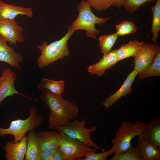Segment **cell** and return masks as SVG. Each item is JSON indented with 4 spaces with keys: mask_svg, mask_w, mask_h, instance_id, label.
Listing matches in <instances>:
<instances>
[{
    "mask_svg": "<svg viewBox=\"0 0 160 160\" xmlns=\"http://www.w3.org/2000/svg\"><path fill=\"white\" fill-rule=\"evenodd\" d=\"M40 90V98L50 111L48 121L50 129L56 130L58 127L67 125L70 120L76 119L79 109L76 104L46 89Z\"/></svg>",
    "mask_w": 160,
    "mask_h": 160,
    "instance_id": "1",
    "label": "cell"
},
{
    "mask_svg": "<svg viewBox=\"0 0 160 160\" xmlns=\"http://www.w3.org/2000/svg\"><path fill=\"white\" fill-rule=\"evenodd\" d=\"M75 31L69 26L67 33L60 40L49 44L45 41L38 45L37 48L41 52L36 60V64L39 68L43 69L59 60L69 56L68 41Z\"/></svg>",
    "mask_w": 160,
    "mask_h": 160,
    "instance_id": "2",
    "label": "cell"
},
{
    "mask_svg": "<svg viewBox=\"0 0 160 160\" xmlns=\"http://www.w3.org/2000/svg\"><path fill=\"white\" fill-rule=\"evenodd\" d=\"M77 7L78 16L72 23L70 28L75 31L81 29L85 30L87 37L95 39L100 31L99 29H96L95 24L100 25L105 24L110 17L103 18L96 16L92 11L89 3L85 0H81Z\"/></svg>",
    "mask_w": 160,
    "mask_h": 160,
    "instance_id": "3",
    "label": "cell"
},
{
    "mask_svg": "<svg viewBox=\"0 0 160 160\" xmlns=\"http://www.w3.org/2000/svg\"><path fill=\"white\" fill-rule=\"evenodd\" d=\"M29 110L30 114L26 119L12 120L8 128H0V136L12 135L14 137L13 142H16L20 141L28 132L38 128L43 121V116L38 113V109L35 106H31Z\"/></svg>",
    "mask_w": 160,
    "mask_h": 160,
    "instance_id": "4",
    "label": "cell"
},
{
    "mask_svg": "<svg viewBox=\"0 0 160 160\" xmlns=\"http://www.w3.org/2000/svg\"><path fill=\"white\" fill-rule=\"evenodd\" d=\"M146 123L137 121L123 122L118 129L112 140V147L115 148L114 154L124 152L133 147L132 139L136 136L142 137L143 129Z\"/></svg>",
    "mask_w": 160,
    "mask_h": 160,
    "instance_id": "5",
    "label": "cell"
},
{
    "mask_svg": "<svg viewBox=\"0 0 160 160\" xmlns=\"http://www.w3.org/2000/svg\"><path fill=\"white\" fill-rule=\"evenodd\" d=\"M86 125L85 119L81 121L76 119L65 126L58 127L56 130L59 132L64 133L71 137L79 140L89 147H93L97 149L105 151L98 146L91 137V133L96 130L97 126H92L89 128Z\"/></svg>",
    "mask_w": 160,
    "mask_h": 160,
    "instance_id": "6",
    "label": "cell"
},
{
    "mask_svg": "<svg viewBox=\"0 0 160 160\" xmlns=\"http://www.w3.org/2000/svg\"><path fill=\"white\" fill-rule=\"evenodd\" d=\"M59 132L61 135V139L59 148L63 153L64 160L78 159L85 156L89 151H97L96 148H91L64 133Z\"/></svg>",
    "mask_w": 160,
    "mask_h": 160,
    "instance_id": "7",
    "label": "cell"
},
{
    "mask_svg": "<svg viewBox=\"0 0 160 160\" xmlns=\"http://www.w3.org/2000/svg\"><path fill=\"white\" fill-rule=\"evenodd\" d=\"M160 50L158 44L141 42L140 47L134 57V70L140 73L145 70L152 63L157 53Z\"/></svg>",
    "mask_w": 160,
    "mask_h": 160,
    "instance_id": "8",
    "label": "cell"
},
{
    "mask_svg": "<svg viewBox=\"0 0 160 160\" xmlns=\"http://www.w3.org/2000/svg\"><path fill=\"white\" fill-rule=\"evenodd\" d=\"M23 29L15 19L0 20V36L6 41L17 47V42H23Z\"/></svg>",
    "mask_w": 160,
    "mask_h": 160,
    "instance_id": "9",
    "label": "cell"
},
{
    "mask_svg": "<svg viewBox=\"0 0 160 160\" xmlns=\"http://www.w3.org/2000/svg\"><path fill=\"white\" fill-rule=\"evenodd\" d=\"M17 78V75L10 68H5L3 71L1 76L0 77V105L2 101L6 97L13 96L15 94L37 100L23 95L17 90L14 85Z\"/></svg>",
    "mask_w": 160,
    "mask_h": 160,
    "instance_id": "10",
    "label": "cell"
},
{
    "mask_svg": "<svg viewBox=\"0 0 160 160\" xmlns=\"http://www.w3.org/2000/svg\"><path fill=\"white\" fill-rule=\"evenodd\" d=\"M117 52V49H115L103 55L97 63L88 67V72L92 75L96 74L100 76L103 75L107 70L114 66L118 62Z\"/></svg>",
    "mask_w": 160,
    "mask_h": 160,
    "instance_id": "11",
    "label": "cell"
},
{
    "mask_svg": "<svg viewBox=\"0 0 160 160\" xmlns=\"http://www.w3.org/2000/svg\"><path fill=\"white\" fill-rule=\"evenodd\" d=\"M0 36V61L6 62L17 69H21L20 63L23 61L24 56L15 51Z\"/></svg>",
    "mask_w": 160,
    "mask_h": 160,
    "instance_id": "12",
    "label": "cell"
},
{
    "mask_svg": "<svg viewBox=\"0 0 160 160\" xmlns=\"http://www.w3.org/2000/svg\"><path fill=\"white\" fill-rule=\"evenodd\" d=\"M19 15L32 18L33 16L32 8L7 4L0 0V20L14 19Z\"/></svg>",
    "mask_w": 160,
    "mask_h": 160,
    "instance_id": "13",
    "label": "cell"
},
{
    "mask_svg": "<svg viewBox=\"0 0 160 160\" xmlns=\"http://www.w3.org/2000/svg\"><path fill=\"white\" fill-rule=\"evenodd\" d=\"M138 74L136 71L133 70L128 75L120 89L104 100L102 104L106 109L109 108L122 97L130 93L132 85Z\"/></svg>",
    "mask_w": 160,
    "mask_h": 160,
    "instance_id": "14",
    "label": "cell"
},
{
    "mask_svg": "<svg viewBox=\"0 0 160 160\" xmlns=\"http://www.w3.org/2000/svg\"><path fill=\"white\" fill-rule=\"evenodd\" d=\"M27 136H24L19 141L7 143L3 147L7 160H24L26 151Z\"/></svg>",
    "mask_w": 160,
    "mask_h": 160,
    "instance_id": "15",
    "label": "cell"
},
{
    "mask_svg": "<svg viewBox=\"0 0 160 160\" xmlns=\"http://www.w3.org/2000/svg\"><path fill=\"white\" fill-rule=\"evenodd\" d=\"M36 135L39 152L45 150H55L59 147L61 136L58 131H42L36 133Z\"/></svg>",
    "mask_w": 160,
    "mask_h": 160,
    "instance_id": "16",
    "label": "cell"
},
{
    "mask_svg": "<svg viewBox=\"0 0 160 160\" xmlns=\"http://www.w3.org/2000/svg\"><path fill=\"white\" fill-rule=\"evenodd\" d=\"M143 139L160 148V118L152 119L145 123L142 133Z\"/></svg>",
    "mask_w": 160,
    "mask_h": 160,
    "instance_id": "17",
    "label": "cell"
},
{
    "mask_svg": "<svg viewBox=\"0 0 160 160\" xmlns=\"http://www.w3.org/2000/svg\"><path fill=\"white\" fill-rule=\"evenodd\" d=\"M139 148L142 160H160V148L144 140L142 137L137 138Z\"/></svg>",
    "mask_w": 160,
    "mask_h": 160,
    "instance_id": "18",
    "label": "cell"
},
{
    "mask_svg": "<svg viewBox=\"0 0 160 160\" xmlns=\"http://www.w3.org/2000/svg\"><path fill=\"white\" fill-rule=\"evenodd\" d=\"M26 151L25 160H39L38 142L34 129L28 131L27 135Z\"/></svg>",
    "mask_w": 160,
    "mask_h": 160,
    "instance_id": "19",
    "label": "cell"
},
{
    "mask_svg": "<svg viewBox=\"0 0 160 160\" xmlns=\"http://www.w3.org/2000/svg\"><path fill=\"white\" fill-rule=\"evenodd\" d=\"M141 42L136 40L132 41L121 46L117 49L118 61L130 57H134L139 50Z\"/></svg>",
    "mask_w": 160,
    "mask_h": 160,
    "instance_id": "20",
    "label": "cell"
},
{
    "mask_svg": "<svg viewBox=\"0 0 160 160\" xmlns=\"http://www.w3.org/2000/svg\"><path fill=\"white\" fill-rule=\"evenodd\" d=\"M37 87L40 90L46 89L55 94L62 96L64 92L65 83L63 80L58 81L42 78Z\"/></svg>",
    "mask_w": 160,
    "mask_h": 160,
    "instance_id": "21",
    "label": "cell"
},
{
    "mask_svg": "<svg viewBox=\"0 0 160 160\" xmlns=\"http://www.w3.org/2000/svg\"><path fill=\"white\" fill-rule=\"evenodd\" d=\"M150 8L153 15L151 29L153 34L152 40L156 43L157 41L160 30V0H157L155 5Z\"/></svg>",
    "mask_w": 160,
    "mask_h": 160,
    "instance_id": "22",
    "label": "cell"
},
{
    "mask_svg": "<svg viewBox=\"0 0 160 160\" xmlns=\"http://www.w3.org/2000/svg\"><path fill=\"white\" fill-rule=\"evenodd\" d=\"M139 74L138 77L140 79L160 76V50L156 55L150 65L144 71Z\"/></svg>",
    "mask_w": 160,
    "mask_h": 160,
    "instance_id": "23",
    "label": "cell"
},
{
    "mask_svg": "<svg viewBox=\"0 0 160 160\" xmlns=\"http://www.w3.org/2000/svg\"><path fill=\"white\" fill-rule=\"evenodd\" d=\"M118 36L115 33L109 35H102L99 37V47L103 55L106 54L111 51Z\"/></svg>",
    "mask_w": 160,
    "mask_h": 160,
    "instance_id": "24",
    "label": "cell"
},
{
    "mask_svg": "<svg viewBox=\"0 0 160 160\" xmlns=\"http://www.w3.org/2000/svg\"><path fill=\"white\" fill-rule=\"evenodd\" d=\"M109 160H142V158L140 150L137 146L132 147L121 153L114 154Z\"/></svg>",
    "mask_w": 160,
    "mask_h": 160,
    "instance_id": "25",
    "label": "cell"
},
{
    "mask_svg": "<svg viewBox=\"0 0 160 160\" xmlns=\"http://www.w3.org/2000/svg\"><path fill=\"white\" fill-rule=\"evenodd\" d=\"M117 31L116 33L119 36H123L135 33L138 28L135 22L132 21H122L116 25Z\"/></svg>",
    "mask_w": 160,
    "mask_h": 160,
    "instance_id": "26",
    "label": "cell"
},
{
    "mask_svg": "<svg viewBox=\"0 0 160 160\" xmlns=\"http://www.w3.org/2000/svg\"><path fill=\"white\" fill-rule=\"evenodd\" d=\"M157 0H126L122 6L130 14L135 12L139 7L149 2H153Z\"/></svg>",
    "mask_w": 160,
    "mask_h": 160,
    "instance_id": "27",
    "label": "cell"
},
{
    "mask_svg": "<svg viewBox=\"0 0 160 160\" xmlns=\"http://www.w3.org/2000/svg\"><path fill=\"white\" fill-rule=\"evenodd\" d=\"M114 151L115 148L112 147L108 151L100 153H96L94 151H89L83 160H106L109 156L114 153Z\"/></svg>",
    "mask_w": 160,
    "mask_h": 160,
    "instance_id": "28",
    "label": "cell"
},
{
    "mask_svg": "<svg viewBox=\"0 0 160 160\" xmlns=\"http://www.w3.org/2000/svg\"><path fill=\"white\" fill-rule=\"evenodd\" d=\"M92 8L101 12L105 11L114 5V0H87Z\"/></svg>",
    "mask_w": 160,
    "mask_h": 160,
    "instance_id": "29",
    "label": "cell"
},
{
    "mask_svg": "<svg viewBox=\"0 0 160 160\" xmlns=\"http://www.w3.org/2000/svg\"><path fill=\"white\" fill-rule=\"evenodd\" d=\"M57 149L45 150L40 152L39 154V160H51Z\"/></svg>",
    "mask_w": 160,
    "mask_h": 160,
    "instance_id": "30",
    "label": "cell"
},
{
    "mask_svg": "<svg viewBox=\"0 0 160 160\" xmlns=\"http://www.w3.org/2000/svg\"><path fill=\"white\" fill-rule=\"evenodd\" d=\"M51 160H64L63 153L59 147L57 148Z\"/></svg>",
    "mask_w": 160,
    "mask_h": 160,
    "instance_id": "31",
    "label": "cell"
},
{
    "mask_svg": "<svg viewBox=\"0 0 160 160\" xmlns=\"http://www.w3.org/2000/svg\"><path fill=\"white\" fill-rule=\"evenodd\" d=\"M115 3L113 5L119 8L123 5L126 0H114Z\"/></svg>",
    "mask_w": 160,
    "mask_h": 160,
    "instance_id": "32",
    "label": "cell"
}]
</instances>
